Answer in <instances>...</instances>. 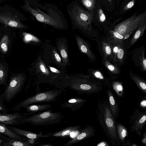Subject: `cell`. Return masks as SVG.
Wrapping results in <instances>:
<instances>
[{"label": "cell", "mask_w": 146, "mask_h": 146, "mask_svg": "<svg viewBox=\"0 0 146 146\" xmlns=\"http://www.w3.org/2000/svg\"><path fill=\"white\" fill-rule=\"evenodd\" d=\"M25 9L38 22L58 30L68 28L67 21L63 13L55 5L42 3L38 0L25 1Z\"/></svg>", "instance_id": "1"}, {"label": "cell", "mask_w": 146, "mask_h": 146, "mask_svg": "<svg viewBox=\"0 0 146 146\" xmlns=\"http://www.w3.org/2000/svg\"><path fill=\"white\" fill-rule=\"evenodd\" d=\"M96 113L98 119L111 145L120 146L115 119L111 112L108 101L106 100L99 101Z\"/></svg>", "instance_id": "2"}, {"label": "cell", "mask_w": 146, "mask_h": 146, "mask_svg": "<svg viewBox=\"0 0 146 146\" xmlns=\"http://www.w3.org/2000/svg\"><path fill=\"white\" fill-rule=\"evenodd\" d=\"M67 10L73 29L80 30L83 33L90 31L92 15L83 8L78 0L70 3Z\"/></svg>", "instance_id": "3"}, {"label": "cell", "mask_w": 146, "mask_h": 146, "mask_svg": "<svg viewBox=\"0 0 146 146\" xmlns=\"http://www.w3.org/2000/svg\"><path fill=\"white\" fill-rule=\"evenodd\" d=\"M66 85L79 94H94L102 89L100 83L90 80L87 76L78 74L68 75Z\"/></svg>", "instance_id": "4"}, {"label": "cell", "mask_w": 146, "mask_h": 146, "mask_svg": "<svg viewBox=\"0 0 146 146\" xmlns=\"http://www.w3.org/2000/svg\"><path fill=\"white\" fill-rule=\"evenodd\" d=\"M33 73L36 76V79L34 83L35 85L37 86L42 83H47L60 89L55 77L44 63L40 52L33 63Z\"/></svg>", "instance_id": "5"}, {"label": "cell", "mask_w": 146, "mask_h": 146, "mask_svg": "<svg viewBox=\"0 0 146 146\" xmlns=\"http://www.w3.org/2000/svg\"><path fill=\"white\" fill-rule=\"evenodd\" d=\"M64 116L60 112H52L50 109L25 117L20 123H30L34 125H45L60 123Z\"/></svg>", "instance_id": "6"}, {"label": "cell", "mask_w": 146, "mask_h": 146, "mask_svg": "<svg viewBox=\"0 0 146 146\" xmlns=\"http://www.w3.org/2000/svg\"><path fill=\"white\" fill-rule=\"evenodd\" d=\"M35 95L23 100L12 108L13 111H18L28 105L34 103L54 102L62 93L60 89H52L42 92L37 91Z\"/></svg>", "instance_id": "7"}, {"label": "cell", "mask_w": 146, "mask_h": 146, "mask_svg": "<svg viewBox=\"0 0 146 146\" xmlns=\"http://www.w3.org/2000/svg\"><path fill=\"white\" fill-rule=\"evenodd\" d=\"M42 47V50L40 53L42 59L46 65L53 63L59 69L66 70V67L64 65L56 47L48 40L45 42Z\"/></svg>", "instance_id": "8"}, {"label": "cell", "mask_w": 146, "mask_h": 146, "mask_svg": "<svg viewBox=\"0 0 146 146\" xmlns=\"http://www.w3.org/2000/svg\"><path fill=\"white\" fill-rule=\"evenodd\" d=\"M145 13L138 16H133L116 25L113 31L125 36L131 33L141 23L145 18Z\"/></svg>", "instance_id": "9"}, {"label": "cell", "mask_w": 146, "mask_h": 146, "mask_svg": "<svg viewBox=\"0 0 146 146\" xmlns=\"http://www.w3.org/2000/svg\"><path fill=\"white\" fill-rule=\"evenodd\" d=\"M25 76L19 75L13 77L1 95L7 102L11 101L22 89L25 82Z\"/></svg>", "instance_id": "10"}, {"label": "cell", "mask_w": 146, "mask_h": 146, "mask_svg": "<svg viewBox=\"0 0 146 146\" xmlns=\"http://www.w3.org/2000/svg\"><path fill=\"white\" fill-rule=\"evenodd\" d=\"M129 123L131 132L140 135L141 131L146 124V111L136 109L131 116Z\"/></svg>", "instance_id": "11"}, {"label": "cell", "mask_w": 146, "mask_h": 146, "mask_svg": "<svg viewBox=\"0 0 146 146\" xmlns=\"http://www.w3.org/2000/svg\"><path fill=\"white\" fill-rule=\"evenodd\" d=\"M95 132L94 128L90 125H86L81 129L80 132L66 143L64 146H70L94 136Z\"/></svg>", "instance_id": "12"}, {"label": "cell", "mask_w": 146, "mask_h": 146, "mask_svg": "<svg viewBox=\"0 0 146 146\" xmlns=\"http://www.w3.org/2000/svg\"><path fill=\"white\" fill-rule=\"evenodd\" d=\"M56 48L58 51L64 65L70 66L69 62L67 40L64 37H60L56 40Z\"/></svg>", "instance_id": "13"}, {"label": "cell", "mask_w": 146, "mask_h": 146, "mask_svg": "<svg viewBox=\"0 0 146 146\" xmlns=\"http://www.w3.org/2000/svg\"><path fill=\"white\" fill-rule=\"evenodd\" d=\"M79 125L71 126L64 128L56 132L46 134V137H51L62 138L71 137L77 135L81 129Z\"/></svg>", "instance_id": "14"}, {"label": "cell", "mask_w": 146, "mask_h": 146, "mask_svg": "<svg viewBox=\"0 0 146 146\" xmlns=\"http://www.w3.org/2000/svg\"><path fill=\"white\" fill-rule=\"evenodd\" d=\"M25 117V115L18 112L11 114L0 113V123L6 125H17L20 123L21 120Z\"/></svg>", "instance_id": "15"}, {"label": "cell", "mask_w": 146, "mask_h": 146, "mask_svg": "<svg viewBox=\"0 0 146 146\" xmlns=\"http://www.w3.org/2000/svg\"><path fill=\"white\" fill-rule=\"evenodd\" d=\"M76 40L80 51L86 55L90 59L93 60L95 59L94 54L90 50L87 42L81 37L75 36Z\"/></svg>", "instance_id": "16"}, {"label": "cell", "mask_w": 146, "mask_h": 146, "mask_svg": "<svg viewBox=\"0 0 146 146\" xmlns=\"http://www.w3.org/2000/svg\"><path fill=\"white\" fill-rule=\"evenodd\" d=\"M86 102L84 99L78 97H74L65 101L61 105V107L68 108L73 111L80 109Z\"/></svg>", "instance_id": "17"}, {"label": "cell", "mask_w": 146, "mask_h": 146, "mask_svg": "<svg viewBox=\"0 0 146 146\" xmlns=\"http://www.w3.org/2000/svg\"><path fill=\"white\" fill-rule=\"evenodd\" d=\"M6 126L11 130L14 132L19 135L27 138L36 140L39 137H46V134H43L41 133H36L33 132L26 131L19 128Z\"/></svg>", "instance_id": "18"}, {"label": "cell", "mask_w": 146, "mask_h": 146, "mask_svg": "<svg viewBox=\"0 0 146 146\" xmlns=\"http://www.w3.org/2000/svg\"><path fill=\"white\" fill-rule=\"evenodd\" d=\"M107 94L110 108L114 118L115 119L117 117L119 113L117 100L110 88L108 89Z\"/></svg>", "instance_id": "19"}, {"label": "cell", "mask_w": 146, "mask_h": 146, "mask_svg": "<svg viewBox=\"0 0 146 146\" xmlns=\"http://www.w3.org/2000/svg\"><path fill=\"white\" fill-rule=\"evenodd\" d=\"M51 105L49 104L42 105H32L27 106L24 108L26 109L27 113L25 115L34 114L40 112L48 110L51 108Z\"/></svg>", "instance_id": "20"}, {"label": "cell", "mask_w": 146, "mask_h": 146, "mask_svg": "<svg viewBox=\"0 0 146 146\" xmlns=\"http://www.w3.org/2000/svg\"><path fill=\"white\" fill-rule=\"evenodd\" d=\"M27 140L14 139L7 138L3 142L2 145L5 146H33Z\"/></svg>", "instance_id": "21"}, {"label": "cell", "mask_w": 146, "mask_h": 146, "mask_svg": "<svg viewBox=\"0 0 146 146\" xmlns=\"http://www.w3.org/2000/svg\"><path fill=\"white\" fill-rule=\"evenodd\" d=\"M117 132L119 139L124 146L125 138L128 135V132L126 128L120 123L115 122Z\"/></svg>", "instance_id": "22"}, {"label": "cell", "mask_w": 146, "mask_h": 146, "mask_svg": "<svg viewBox=\"0 0 146 146\" xmlns=\"http://www.w3.org/2000/svg\"><path fill=\"white\" fill-rule=\"evenodd\" d=\"M0 133L11 139L27 140L28 138L19 135L7 127L6 125L2 123H0Z\"/></svg>", "instance_id": "23"}, {"label": "cell", "mask_w": 146, "mask_h": 146, "mask_svg": "<svg viewBox=\"0 0 146 146\" xmlns=\"http://www.w3.org/2000/svg\"><path fill=\"white\" fill-rule=\"evenodd\" d=\"M124 37V36L116 31H111L108 42L111 44H119L123 42Z\"/></svg>", "instance_id": "24"}, {"label": "cell", "mask_w": 146, "mask_h": 146, "mask_svg": "<svg viewBox=\"0 0 146 146\" xmlns=\"http://www.w3.org/2000/svg\"><path fill=\"white\" fill-rule=\"evenodd\" d=\"M130 77L135 83L138 88L145 94H146V82L143 79L131 72L130 73Z\"/></svg>", "instance_id": "25"}, {"label": "cell", "mask_w": 146, "mask_h": 146, "mask_svg": "<svg viewBox=\"0 0 146 146\" xmlns=\"http://www.w3.org/2000/svg\"><path fill=\"white\" fill-rule=\"evenodd\" d=\"M146 25H144L140 27L136 31L134 34L132 36L131 41L130 44L133 45L143 35L145 29Z\"/></svg>", "instance_id": "26"}, {"label": "cell", "mask_w": 146, "mask_h": 146, "mask_svg": "<svg viewBox=\"0 0 146 146\" xmlns=\"http://www.w3.org/2000/svg\"><path fill=\"white\" fill-rule=\"evenodd\" d=\"M102 49L103 55L105 59L107 57L110 56L112 55V45L108 42L105 41L102 42Z\"/></svg>", "instance_id": "27"}, {"label": "cell", "mask_w": 146, "mask_h": 146, "mask_svg": "<svg viewBox=\"0 0 146 146\" xmlns=\"http://www.w3.org/2000/svg\"><path fill=\"white\" fill-rule=\"evenodd\" d=\"M1 19L2 22L11 27H14L24 28L25 26L21 23L14 19H10L8 18H2Z\"/></svg>", "instance_id": "28"}, {"label": "cell", "mask_w": 146, "mask_h": 146, "mask_svg": "<svg viewBox=\"0 0 146 146\" xmlns=\"http://www.w3.org/2000/svg\"><path fill=\"white\" fill-rule=\"evenodd\" d=\"M113 87L118 96L120 97L123 96V87L120 83L115 82L113 84Z\"/></svg>", "instance_id": "29"}, {"label": "cell", "mask_w": 146, "mask_h": 146, "mask_svg": "<svg viewBox=\"0 0 146 146\" xmlns=\"http://www.w3.org/2000/svg\"><path fill=\"white\" fill-rule=\"evenodd\" d=\"M123 42L120 43L118 45L116 59L117 58L119 62L122 63L125 54L124 49L122 45Z\"/></svg>", "instance_id": "30"}, {"label": "cell", "mask_w": 146, "mask_h": 146, "mask_svg": "<svg viewBox=\"0 0 146 146\" xmlns=\"http://www.w3.org/2000/svg\"><path fill=\"white\" fill-rule=\"evenodd\" d=\"M23 34L24 36V39L26 42L32 41L36 42L37 44L41 43L40 40L35 36L28 33H23Z\"/></svg>", "instance_id": "31"}, {"label": "cell", "mask_w": 146, "mask_h": 146, "mask_svg": "<svg viewBox=\"0 0 146 146\" xmlns=\"http://www.w3.org/2000/svg\"><path fill=\"white\" fill-rule=\"evenodd\" d=\"M104 63L106 67L110 72L115 74H119V70L116 66L111 64L106 59L105 60Z\"/></svg>", "instance_id": "32"}, {"label": "cell", "mask_w": 146, "mask_h": 146, "mask_svg": "<svg viewBox=\"0 0 146 146\" xmlns=\"http://www.w3.org/2000/svg\"><path fill=\"white\" fill-rule=\"evenodd\" d=\"M9 41V38L7 35L4 36L2 38L0 43V47L2 51L4 52L7 51V44Z\"/></svg>", "instance_id": "33"}, {"label": "cell", "mask_w": 146, "mask_h": 146, "mask_svg": "<svg viewBox=\"0 0 146 146\" xmlns=\"http://www.w3.org/2000/svg\"><path fill=\"white\" fill-rule=\"evenodd\" d=\"M84 6L89 10L92 9L94 7V0H81Z\"/></svg>", "instance_id": "34"}, {"label": "cell", "mask_w": 146, "mask_h": 146, "mask_svg": "<svg viewBox=\"0 0 146 146\" xmlns=\"http://www.w3.org/2000/svg\"><path fill=\"white\" fill-rule=\"evenodd\" d=\"M4 99L0 95V113H7L8 111V108L4 104Z\"/></svg>", "instance_id": "35"}, {"label": "cell", "mask_w": 146, "mask_h": 146, "mask_svg": "<svg viewBox=\"0 0 146 146\" xmlns=\"http://www.w3.org/2000/svg\"><path fill=\"white\" fill-rule=\"evenodd\" d=\"M140 64L141 68L144 71H145L146 69V59L144 56V51H143L142 53V55L140 58Z\"/></svg>", "instance_id": "36"}, {"label": "cell", "mask_w": 146, "mask_h": 146, "mask_svg": "<svg viewBox=\"0 0 146 146\" xmlns=\"http://www.w3.org/2000/svg\"><path fill=\"white\" fill-rule=\"evenodd\" d=\"M99 15L100 21L103 22L106 20V16L102 10L101 9L99 11Z\"/></svg>", "instance_id": "37"}, {"label": "cell", "mask_w": 146, "mask_h": 146, "mask_svg": "<svg viewBox=\"0 0 146 146\" xmlns=\"http://www.w3.org/2000/svg\"><path fill=\"white\" fill-rule=\"evenodd\" d=\"M4 73L2 68H0V85L5 84Z\"/></svg>", "instance_id": "38"}, {"label": "cell", "mask_w": 146, "mask_h": 146, "mask_svg": "<svg viewBox=\"0 0 146 146\" xmlns=\"http://www.w3.org/2000/svg\"><path fill=\"white\" fill-rule=\"evenodd\" d=\"M135 1L133 0L128 3L124 7V9L126 10L130 9L133 7L134 5Z\"/></svg>", "instance_id": "39"}, {"label": "cell", "mask_w": 146, "mask_h": 146, "mask_svg": "<svg viewBox=\"0 0 146 146\" xmlns=\"http://www.w3.org/2000/svg\"><path fill=\"white\" fill-rule=\"evenodd\" d=\"M97 146H109V144L106 141H103L97 145Z\"/></svg>", "instance_id": "40"}, {"label": "cell", "mask_w": 146, "mask_h": 146, "mask_svg": "<svg viewBox=\"0 0 146 146\" xmlns=\"http://www.w3.org/2000/svg\"><path fill=\"white\" fill-rule=\"evenodd\" d=\"M141 142L146 145V132L145 131L143 135V137L141 141Z\"/></svg>", "instance_id": "41"}, {"label": "cell", "mask_w": 146, "mask_h": 146, "mask_svg": "<svg viewBox=\"0 0 146 146\" xmlns=\"http://www.w3.org/2000/svg\"><path fill=\"white\" fill-rule=\"evenodd\" d=\"M140 106L143 108H146V100H143L140 103Z\"/></svg>", "instance_id": "42"}, {"label": "cell", "mask_w": 146, "mask_h": 146, "mask_svg": "<svg viewBox=\"0 0 146 146\" xmlns=\"http://www.w3.org/2000/svg\"><path fill=\"white\" fill-rule=\"evenodd\" d=\"M96 77H97L98 78H102L101 77V75H100V73H99V72H97L96 73Z\"/></svg>", "instance_id": "43"}, {"label": "cell", "mask_w": 146, "mask_h": 146, "mask_svg": "<svg viewBox=\"0 0 146 146\" xmlns=\"http://www.w3.org/2000/svg\"><path fill=\"white\" fill-rule=\"evenodd\" d=\"M109 0V1H111V0Z\"/></svg>", "instance_id": "44"}]
</instances>
